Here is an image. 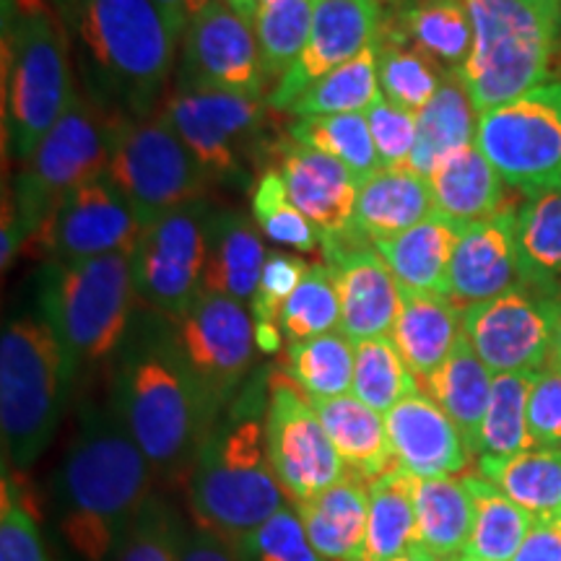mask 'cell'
Here are the masks:
<instances>
[{"mask_svg":"<svg viewBox=\"0 0 561 561\" xmlns=\"http://www.w3.org/2000/svg\"><path fill=\"white\" fill-rule=\"evenodd\" d=\"M208 203L198 201L144 229L130 255L136 297L149 312L180 320L203 294Z\"/></svg>","mask_w":561,"mask_h":561,"instance_id":"cell-13","label":"cell"},{"mask_svg":"<svg viewBox=\"0 0 561 561\" xmlns=\"http://www.w3.org/2000/svg\"><path fill=\"white\" fill-rule=\"evenodd\" d=\"M110 164V115L87 96H76L66 115L39 140L16 178L11 208L24 240L45 229L55 208L68 193L107 174Z\"/></svg>","mask_w":561,"mask_h":561,"instance_id":"cell-10","label":"cell"},{"mask_svg":"<svg viewBox=\"0 0 561 561\" xmlns=\"http://www.w3.org/2000/svg\"><path fill=\"white\" fill-rule=\"evenodd\" d=\"M512 561H561V525L553 517H538Z\"/></svg>","mask_w":561,"mask_h":561,"instance_id":"cell-55","label":"cell"},{"mask_svg":"<svg viewBox=\"0 0 561 561\" xmlns=\"http://www.w3.org/2000/svg\"><path fill=\"white\" fill-rule=\"evenodd\" d=\"M153 471L115 403L81 405L55 476L58 523L79 561H110L151 500Z\"/></svg>","mask_w":561,"mask_h":561,"instance_id":"cell-1","label":"cell"},{"mask_svg":"<svg viewBox=\"0 0 561 561\" xmlns=\"http://www.w3.org/2000/svg\"><path fill=\"white\" fill-rule=\"evenodd\" d=\"M265 450L291 504L310 500L348 476L310 398L286 371L268 375Z\"/></svg>","mask_w":561,"mask_h":561,"instance_id":"cell-14","label":"cell"},{"mask_svg":"<svg viewBox=\"0 0 561 561\" xmlns=\"http://www.w3.org/2000/svg\"><path fill=\"white\" fill-rule=\"evenodd\" d=\"M268 380L250 382L219 413L185 479L195 525L240 546L289 507L265 450Z\"/></svg>","mask_w":561,"mask_h":561,"instance_id":"cell-3","label":"cell"},{"mask_svg":"<svg viewBox=\"0 0 561 561\" xmlns=\"http://www.w3.org/2000/svg\"><path fill=\"white\" fill-rule=\"evenodd\" d=\"M426 180L432 185L437 210L455 221H483L510 206L504 198L507 182L500 178V172L491 167V161L476 144L439 161Z\"/></svg>","mask_w":561,"mask_h":561,"instance_id":"cell-31","label":"cell"},{"mask_svg":"<svg viewBox=\"0 0 561 561\" xmlns=\"http://www.w3.org/2000/svg\"><path fill=\"white\" fill-rule=\"evenodd\" d=\"M541 299L551 328V364L561 367V297L559 294H546V297L541 294Z\"/></svg>","mask_w":561,"mask_h":561,"instance_id":"cell-57","label":"cell"},{"mask_svg":"<svg viewBox=\"0 0 561 561\" xmlns=\"http://www.w3.org/2000/svg\"><path fill=\"white\" fill-rule=\"evenodd\" d=\"M528 430L533 447H561V367L557 364L533 375Z\"/></svg>","mask_w":561,"mask_h":561,"instance_id":"cell-53","label":"cell"},{"mask_svg":"<svg viewBox=\"0 0 561 561\" xmlns=\"http://www.w3.org/2000/svg\"><path fill=\"white\" fill-rule=\"evenodd\" d=\"M107 178L136 208L144 229L172 210L206 201L210 185L167 112L149 117L110 112Z\"/></svg>","mask_w":561,"mask_h":561,"instance_id":"cell-9","label":"cell"},{"mask_svg":"<svg viewBox=\"0 0 561 561\" xmlns=\"http://www.w3.org/2000/svg\"><path fill=\"white\" fill-rule=\"evenodd\" d=\"M421 392L419 377L403 362L390 335L356 343L354 388L351 396L359 398L377 413H388L409 396Z\"/></svg>","mask_w":561,"mask_h":561,"instance_id":"cell-43","label":"cell"},{"mask_svg":"<svg viewBox=\"0 0 561 561\" xmlns=\"http://www.w3.org/2000/svg\"><path fill=\"white\" fill-rule=\"evenodd\" d=\"M89 81L123 115L149 117L170 83L178 32L157 0H81L70 13Z\"/></svg>","mask_w":561,"mask_h":561,"instance_id":"cell-4","label":"cell"},{"mask_svg":"<svg viewBox=\"0 0 561 561\" xmlns=\"http://www.w3.org/2000/svg\"><path fill=\"white\" fill-rule=\"evenodd\" d=\"M310 398V396H307ZM348 476L375 481L396 466L385 416L356 396L310 398Z\"/></svg>","mask_w":561,"mask_h":561,"instance_id":"cell-30","label":"cell"},{"mask_svg":"<svg viewBox=\"0 0 561 561\" xmlns=\"http://www.w3.org/2000/svg\"><path fill=\"white\" fill-rule=\"evenodd\" d=\"M322 255L341 301V331L351 341L385 339L401 312V284L375 244L354 231L322 237Z\"/></svg>","mask_w":561,"mask_h":561,"instance_id":"cell-19","label":"cell"},{"mask_svg":"<svg viewBox=\"0 0 561 561\" xmlns=\"http://www.w3.org/2000/svg\"><path fill=\"white\" fill-rule=\"evenodd\" d=\"M164 112L210 180L242 178L237 144L265 123L261 100L224 89H180Z\"/></svg>","mask_w":561,"mask_h":561,"instance_id":"cell-16","label":"cell"},{"mask_svg":"<svg viewBox=\"0 0 561 561\" xmlns=\"http://www.w3.org/2000/svg\"><path fill=\"white\" fill-rule=\"evenodd\" d=\"M390 561H445V559H439L437 553H432L430 549H424V546L413 543L403 553H398V557L390 559Z\"/></svg>","mask_w":561,"mask_h":561,"instance_id":"cell-58","label":"cell"},{"mask_svg":"<svg viewBox=\"0 0 561 561\" xmlns=\"http://www.w3.org/2000/svg\"><path fill=\"white\" fill-rule=\"evenodd\" d=\"M515 221L517 208L510 203L491 219L462 224L447 276V299L460 310L525 286Z\"/></svg>","mask_w":561,"mask_h":561,"instance_id":"cell-21","label":"cell"},{"mask_svg":"<svg viewBox=\"0 0 561 561\" xmlns=\"http://www.w3.org/2000/svg\"><path fill=\"white\" fill-rule=\"evenodd\" d=\"M536 375V371H533ZM530 371L494 375L486 416H483L476 455L483 458H510L533 450L528 430V396L533 385Z\"/></svg>","mask_w":561,"mask_h":561,"instance_id":"cell-42","label":"cell"},{"mask_svg":"<svg viewBox=\"0 0 561 561\" xmlns=\"http://www.w3.org/2000/svg\"><path fill=\"white\" fill-rule=\"evenodd\" d=\"M3 133L26 161L76 100L68 37L45 0H3Z\"/></svg>","mask_w":561,"mask_h":561,"instance_id":"cell-5","label":"cell"},{"mask_svg":"<svg viewBox=\"0 0 561 561\" xmlns=\"http://www.w3.org/2000/svg\"><path fill=\"white\" fill-rule=\"evenodd\" d=\"M479 115L458 70H447L434 100L419 112V138L409 167L430 178L450 153L476 144Z\"/></svg>","mask_w":561,"mask_h":561,"instance_id":"cell-32","label":"cell"},{"mask_svg":"<svg viewBox=\"0 0 561 561\" xmlns=\"http://www.w3.org/2000/svg\"><path fill=\"white\" fill-rule=\"evenodd\" d=\"M231 11H237L244 21H255V13L261 9V0H224Z\"/></svg>","mask_w":561,"mask_h":561,"instance_id":"cell-59","label":"cell"},{"mask_svg":"<svg viewBox=\"0 0 561 561\" xmlns=\"http://www.w3.org/2000/svg\"><path fill=\"white\" fill-rule=\"evenodd\" d=\"M252 219L265 240L297 252L322 250L320 231L294 206L278 170H265L257 178L255 191H252Z\"/></svg>","mask_w":561,"mask_h":561,"instance_id":"cell-47","label":"cell"},{"mask_svg":"<svg viewBox=\"0 0 561 561\" xmlns=\"http://www.w3.org/2000/svg\"><path fill=\"white\" fill-rule=\"evenodd\" d=\"M380 42L413 47L442 68L460 70L473 53V19L466 0H413L382 21Z\"/></svg>","mask_w":561,"mask_h":561,"instance_id":"cell-25","label":"cell"},{"mask_svg":"<svg viewBox=\"0 0 561 561\" xmlns=\"http://www.w3.org/2000/svg\"><path fill=\"white\" fill-rule=\"evenodd\" d=\"M318 553L325 561H362L367 538L369 483L346 476L310 500L291 504Z\"/></svg>","mask_w":561,"mask_h":561,"instance_id":"cell-29","label":"cell"},{"mask_svg":"<svg viewBox=\"0 0 561 561\" xmlns=\"http://www.w3.org/2000/svg\"><path fill=\"white\" fill-rule=\"evenodd\" d=\"M491 385H494V371L481 362L466 333L455 343L445 364L434 371L430 380L421 382L426 396L455 421L473 455L476 445H479L483 416L489 409Z\"/></svg>","mask_w":561,"mask_h":561,"instance_id":"cell-34","label":"cell"},{"mask_svg":"<svg viewBox=\"0 0 561 561\" xmlns=\"http://www.w3.org/2000/svg\"><path fill=\"white\" fill-rule=\"evenodd\" d=\"M462 333L494 375H533L551 364V328L543 299L525 286L462 307Z\"/></svg>","mask_w":561,"mask_h":561,"instance_id":"cell-18","label":"cell"},{"mask_svg":"<svg viewBox=\"0 0 561 561\" xmlns=\"http://www.w3.org/2000/svg\"><path fill=\"white\" fill-rule=\"evenodd\" d=\"M416 543V507L413 476L392 466L380 479L369 481L367 538L362 561H390Z\"/></svg>","mask_w":561,"mask_h":561,"instance_id":"cell-36","label":"cell"},{"mask_svg":"<svg viewBox=\"0 0 561 561\" xmlns=\"http://www.w3.org/2000/svg\"><path fill=\"white\" fill-rule=\"evenodd\" d=\"M473 494L476 520L466 557L483 561H512L538 517L502 494L483 476H462Z\"/></svg>","mask_w":561,"mask_h":561,"instance_id":"cell-37","label":"cell"},{"mask_svg":"<svg viewBox=\"0 0 561 561\" xmlns=\"http://www.w3.org/2000/svg\"><path fill=\"white\" fill-rule=\"evenodd\" d=\"M265 244L255 219L240 210H208L203 291L252 301L265 265Z\"/></svg>","mask_w":561,"mask_h":561,"instance_id":"cell-24","label":"cell"},{"mask_svg":"<svg viewBox=\"0 0 561 561\" xmlns=\"http://www.w3.org/2000/svg\"><path fill=\"white\" fill-rule=\"evenodd\" d=\"M289 138L301 146H310L328 157L339 159L362 182L380 170L375 140L367 123V115L351 112V115H325V117H301L294 121Z\"/></svg>","mask_w":561,"mask_h":561,"instance_id":"cell-44","label":"cell"},{"mask_svg":"<svg viewBox=\"0 0 561 561\" xmlns=\"http://www.w3.org/2000/svg\"><path fill=\"white\" fill-rule=\"evenodd\" d=\"M278 172L291 203L312 221L320 237L351 229L362 180L346 164L289 138L280 146Z\"/></svg>","mask_w":561,"mask_h":561,"instance_id":"cell-23","label":"cell"},{"mask_svg":"<svg viewBox=\"0 0 561 561\" xmlns=\"http://www.w3.org/2000/svg\"><path fill=\"white\" fill-rule=\"evenodd\" d=\"M314 0H273L261 3L252 21V30L261 50V66L265 87H278L280 79L294 68L305 53L312 32Z\"/></svg>","mask_w":561,"mask_h":561,"instance_id":"cell-41","label":"cell"},{"mask_svg":"<svg viewBox=\"0 0 561 561\" xmlns=\"http://www.w3.org/2000/svg\"><path fill=\"white\" fill-rule=\"evenodd\" d=\"M416 543L453 561L471 543L476 504L462 476L450 479H413Z\"/></svg>","mask_w":561,"mask_h":561,"instance_id":"cell-33","label":"cell"},{"mask_svg":"<svg viewBox=\"0 0 561 561\" xmlns=\"http://www.w3.org/2000/svg\"><path fill=\"white\" fill-rule=\"evenodd\" d=\"M180 362L198 385L210 413H219L240 396L248 380L257 335L255 320L242 301L203 291L193 307L172 322Z\"/></svg>","mask_w":561,"mask_h":561,"instance_id":"cell-12","label":"cell"},{"mask_svg":"<svg viewBox=\"0 0 561 561\" xmlns=\"http://www.w3.org/2000/svg\"><path fill=\"white\" fill-rule=\"evenodd\" d=\"M553 520H557V523L561 525V512H559V515H557V517H553Z\"/></svg>","mask_w":561,"mask_h":561,"instance_id":"cell-62","label":"cell"},{"mask_svg":"<svg viewBox=\"0 0 561 561\" xmlns=\"http://www.w3.org/2000/svg\"><path fill=\"white\" fill-rule=\"evenodd\" d=\"M280 335L289 343L310 341L341 331V301L325 263H314L301 278L278 318Z\"/></svg>","mask_w":561,"mask_h":561,"instance_id":"cell-46","label":"cell"},{"mask_svg":"<svg viewBox=\"0 0 561 561\" xmlns=\"http://www.w3.org/2000/svg\"><path fill=\"white\" fill-rule=\"evenodd\" d=\"M140 234L136 208L102 174L68 193L32 244L47 263H83L117 252L133 255Z\"/></svg>","mask_w":561,"mask_h":561,"instance_id":"cell-15","label":"cell"},{"mask_svg":"<svg viewBox=\"0 0 561 561\" xmlns=\"http://www.w3.org/2000/svg\"><path fill=\"white\" fill-rule=\"evenodd\" d=\"M382 21L377 0H314L312 32L305 53L278 87L271 89L268 107L291 110L314 81L375 47L380 42Z\"/></svg>","mask_w":561,"mask_h":561,"instance_id":"cell-20","label":"cell"},{"mask_svg":"<svg viewBox=\"0 0 561 561\" xmlns=\"http://www.w3.org/2000/svg\"><path fill=\"white\" fill-rule=\"evenodd\" d=\"M434 210H437V201L424 174L413 172L411 167H398V170L380 167L362 182L351 231L364 242L375 244L403 234L430 219Z\"/></svg>","mask_w":561,"mask_h":561,"instance_id":"cell-26","label":"cell"},{"mask_svg":"<svg viewBox=\"0 0 561 561\" xmlns=\"http://www.w3.org/2000/svg\"><path fill=\"white\" fill-rule=\"evenodd\" d=\"M182 520L170 504L151 496L125 536L115 561H180Z\"/></svg>","mask_w":561,"mask_h":561,"instance_id":"cell-49","label":"cell"},{"mask_svg":"<svg viewBox=\"0 0 561 561\" xmlns=\"http://www.w3.org/2000/svg\"><path fill=\"white\" fill-rule=\"evenodd\" d=\"M385 426L396 466L413 479H450L471 462L466 437L426 392L409 396L385 413Z\"/></svg>","mask_w":561,"mask_h":561,"instance_id":"cell-22","label":"cell"},{"mask_svg":"<svg viewBox=\"0 0 561 561\" xmlns=\"http://www.w3.org/2000/svg\"><path fill=\"white\" fill-rule=\"evenodd\" d=\"M261 3H273V0H261Z\"/></svg>","mask_w":561,"mask_h":561,"instance_id":"cell-63","label":"cell"},{"mask_svg":"<svg viewBox=\"0 0 561 561\" xmlns=\"http://www.w3.org/2000/svg\"><path fill=\"white\" fill-rule=\"evenodd\" d=\"M310 265L301 261L299 255H289V252L271 250L265 257L261 284H257L255 297H252V320H255V335L257 346L273 354L280 346V328L278 318L284 305L297 291L301 278L307 276Z\"/></svg>","mask_w":561,"mask_h":561,"instance_id":"cell-48","label":"cell"},{"mask_svg":"<svg viewBox=\"0 0 561 561\" xmlns=\"http://www.w3.org/2000/svg\"><path fill=\"white\" fill-rule=\"evenodd\" d=\"M453 561H483V559H471V557H466V553H462V557H458V559H453Z\"/></svg>","mask_w":561,"mask_h":561,"instance_id":"cell-61","label":"cell"},{"mask_svg":"<svg viewBox=\"0 0 561 561\" xmlns=\"http://www.w3.org/2000/svg\"><path fill=\"white\" fill-rule=\"evenodd\" d=\"M180 89H224L261 100L265 91L261 50L250 21L214 0L182 37Z\"/></svg>","mask_w":561,"mask_h":561,"instance_id":"cell-17","label":"cell"},{"mask_svg":"<svg viewBox=\"0 0 561 561\" xmlns=\"http://www.w3.org/2000/svg\"><path fill=\"white\" fill-rule=\"evenodd\" d=\"M55 3H58V5H60V9H62V11H66V13H68V16H70V13H73V9H76V5H79V3H81V0H55Z\"/></svg>","mask_w":561,"mask_h":561,"instance_id":"cell-60","label":"cell"},{"mask_svg":"<svg viewBox=\"0 0 561 561\" xmlns=\"http://www.w3.org/2000/svg\"><path fill=\"white\" fill-rule=\"evenodd\" d=\"M356 343L343 331L289 343L286 375L310 398L348 396L354 388Z\"/></svg>","mask_w":561,"mask_h":561,"instance_id":"cell-39","label":"cell"},{"mask_svg":"<svg viewBox=\"0 0 561 561\" xmlns=\"http://www.w3.org/2000/svg\"><path fill=\"white\" fill-rule=\"evenodd\" d=\"M479 476L536 517L561 512V447H533L510 458H479Z\"/></svg>","mask_w":561,"mask_h":561,"instance_id":"cell-35","label":"cell"},{"mask_svg":"<svg viewBox=\"0 0 561 561\" xmlns=\"http://www.w3.org/2000/svg\"><path fill=\"white\" fill-rule=\"evenodd\" d=\"M460 229L462 221H455L442 210H434L430 219L416 224L403 234L375 242V250L388 263L401 289L447 297V276H450Z\"/></svg>","mask_w":561,"mask_h":561,"instance_id":"cell-27","label":"cell"},{"mask_svg":"<svg viewBox=\"0 0 561 561\" xmlns=\"http://www.w3.org/2000/svg\"><path fill=\"white\" fill-rule=\"evenodd\" d=\"M73 371L42 318H16L0 339V432L13 468H30L50 447L66 413Z\"/></svg>","mask_w":561,"mask_h":561,"instance_id":"cell-8","label":"cell"},{"mask_svg":"<svg viewBox=\"0 0 561 561\" xmlns=\"http://www.w3.org/2000/svg\"><path fill=\"white\" fill-rule=\"evenodd\" d=\"M39 318L60 341L73 377L121 354L133 325L136 284L130 255L47 263L39 276Z\"/></svg>","mask_w":561,"mask_h":561,"instance_id":"cell-6","label":"cell"},{"mask_svg":"<svg viewBox=\"0 0 561 561\" xmlns=\"http://www.w3.org/2000/svg\"><path fill=\"white\" fill-rule=\"evenodd\" d=\"M473 53L458 76L476 110L520 100L549 79L561 32V0H466Z\"/></svg>","mask_w":561,"mask_h":561,"instance_id":"cell-7","label":"cell"},{"mask_svg":"<svg viewBox=\"0 0 561 561\" xmlns=\"http://www.w3.org/2000/svg\"><path fill=\"white\" fill-rule=\"evenodd\" d=\"M210 3H214V0H157V5L167 16V21H170L172 30L178 32V37H185L193 19L206 11Z\"/></svg>","mask_w":561,"mask_h":561,"instance_id":"cell-56","label":"cell"},{"mask_svg":"<svg viewBox=\"0 0 561 561\" xmlns=\"http://www.w3.org/2000/svg\"><path fill=\"white\" fill-rule=\"evenodd\" d=\"M237 551L242 561H325L312 546L294 507L278 510L268 523L250 533Z\"/></svg>","mask_w":561,"mask_h":561,"instance_id":"cell-50","label":"cell"},{"mask_svg":"<svg viewBox=\"0 0 561 561\" xmlns=\"http://www.w3.org/2000/svg\"><path fill=\"white\" fill-rule=\"evenodd\" d=\"M476 146L525 198L561 193V81L481 112Z\"/></svg>","mask_w":561,"mask_h":561,"instance_id":"cell-11","label":"cell"},{"mask_svg":"<svg viewBox=\"0 0 561 561\" xmlns=\"http://www.w3.org/2000/svg\"><path fill=\"white\" fill-rule=\"evenodd\" d=\"M112 403L149 460L153 479L187 476L216 416L180 362L172 322L157 312L140 320L117 354Z\"/></svg>","mask_w":561,"mask_h":561,"instance_id":"cell-2","label":"cell"},{"mask_svg":"<svg viewBox=\"0 0 561 561\" xmlns=\"http://www.w3.org/2000/svg\"><path fill=\"white\" fill-rule=\"evenodd\" d=\"M380 100V79H377V45L356 55L354 60L343 62L320 81H314L297 102L291 104V115L301 117H325V115H351V112L371 110Z\"/></svg>","mask_w":561,"mask_h":561,"instance_id":"cell-40","label":"cell"},{"mask_svg":"<svg viewBox=\"0 0 561 561\" xmlns=\"http://www.w3.org/2000/svg\"><path fill=\"white\" fill-rule=\"evenodd\" d=\"M180 561H242L237 546L201 525L180 528Z\"/></svg>","mask_w":561,"mask_h":561,"instance_id":"cell-54","label":"cell"},{"mask_svg":"<svg viewBox=\"0 0 561 561\" xmlns=\"http://www.w3.org/2000/svg\"><path fill=\"white\" fill-rule=\"evenodd\" d=\"M515 240L525 289L553 294V280L561 278V193L528 198L517 208Z\"/></svg>","mask_w":561,"mask_h":561,"instance_id":"cell-38","label":"cell"},{"mask_svg":"<svg viewBox=\"0 0 561 561\" xmlns=\"http://www.w3.org/2000/svg\"><path fill=\"white\" fill-rule=\"evenodd\" d=\"M0 561H50L37 517L21 494L16 481L3 476V510H0Z\"/></svg>","mask_w":561,"mask_h":561,"instance_id":"cell-51","label":"cell"},{"mask_svg":"<svg viewBox=\"0 0 561 561\" xmlns=\"http://www.w3.org/2000/svg\"><path fill=\"white\" fill-rule=\"evenodd\" d=\"M367 123L382 170L409 167L419 138V115L396 107V104H390L385 96H380L367 112Z\"/></svg>","mask_w":561,"mask_h":561,"instance_id":"cell-52","label":"cell"},{"mask_svg":"<svg viewBox=\"0 0 561 561\" xmlns=\"http://www.w3.org/2000/svg\"><path fill=\"white\" fill-rule=\"evenodd\" d=\"M447 70L434 62L430 55L413 47L377 42V79L382 96L396 107L419 115L437 94Z\"/></svg>","mask_w":561,"mask_h":561,"instance_id":"cell-45","label":"cell"},{"mask_svg":"<svg viewBox=\"0 0 561 561\" xmlns=\"http://www.w3.org/2000/svg\"><path fill=\"white\" fill-rule=\"evenodd\" d=\"M462 335V310L442 294L401 289V312L390 339L403 362L419 377L430 380Z\"/></svg>","mask_w":561,"mask_h":561,"instance_id":"cell-28","label":"cell"}]
</instances>
